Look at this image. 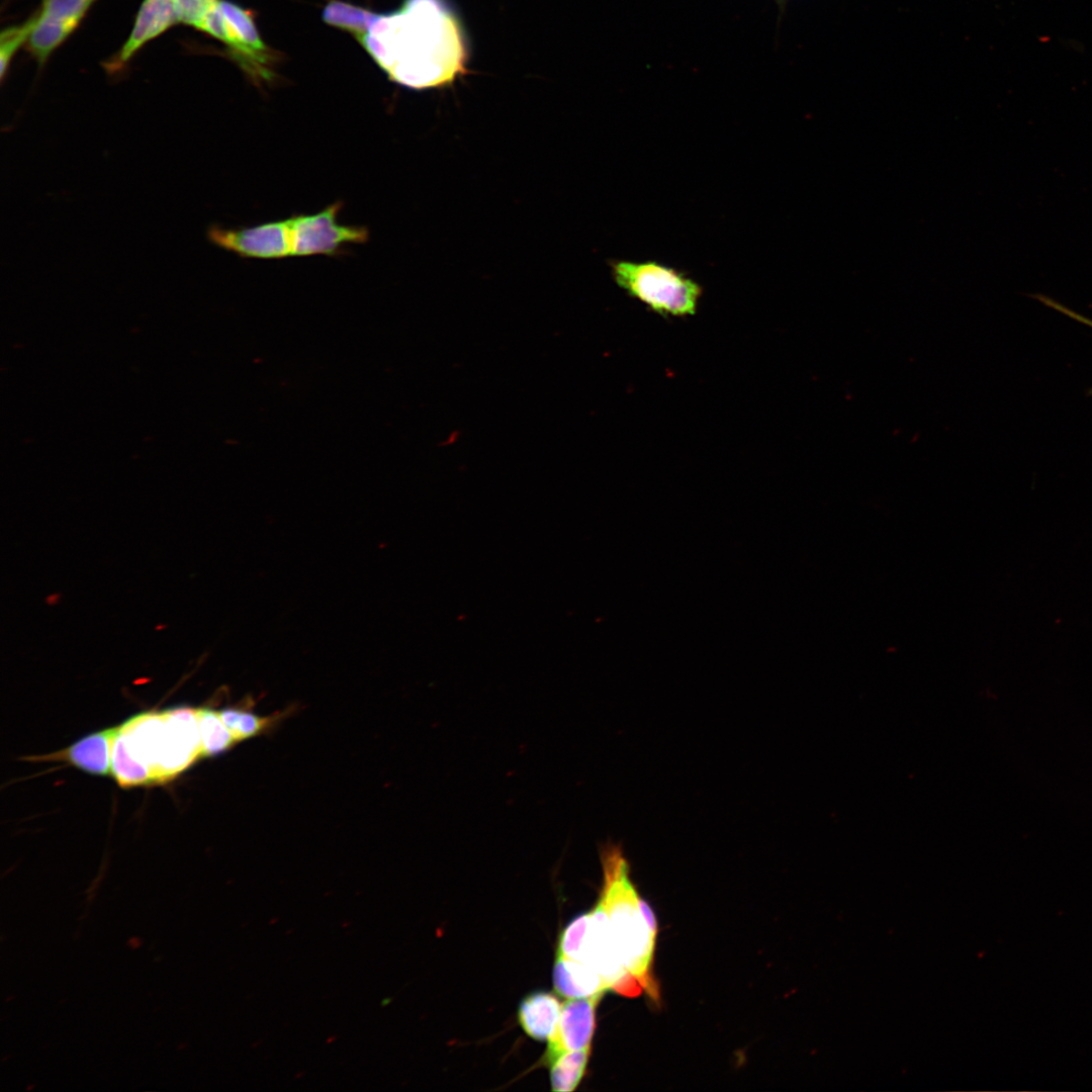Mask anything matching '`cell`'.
<instances>
[{"label":"cell","mask_w":1092,"mask_h":1092,"mask_svg":"<svg viewBox=\"0 0 1092 1092\" xmlns=\"http://www.w3.org/2000/svg\"><path fill=\"white\" fill-rule=\"evenodd\" d=\"M378 14L341 0H331L323 10V20L351 32L357 39L369 30Z\"/></svg>","instance_id":"15"},{"label":"cell","mask_w":1092,"mask_h":1092,"mask_svg":"<svg viewBox=\"0 0 1092 1092\" xmlns=\"http://www.w3.org/2000/svg\"><path fill=\"white\" fill-rule=\"evenodd\" d=\"M111 772L122 787L153 783L149 768L129 752L119 727L111 748Z\"/></svg>","instance_id":"17"},{"label":"cell","mask_w":1092,"mask_h":1092,"mask_svg":"<svg viewBox=\"0 0 1092 1092\" xmlns=\"http://www.w3.org/2000/svg\"><path fill=\"white\" fill-rule=\"evenodd\" d=\"M37 14L29 17L20 25L9 26L0 34V75L4 79L10 62L16 51L28 40L29 35L36 23Z\"/></svg>","instance_id":"20"},{"label":"cell","mask_w":1092,"mask_h":1092,"mask_svg":"<svg viewBox=\"0 0 1092 1092\" xmlns=\"http://www.w3.org/2000/svg\"><path fill=\"white\" fill-rule=\"evenodd\" d=\"M218 2L219 0H174L179 22L197 29L203 18Z\"/></svg>","instance_id":"22"},{"label":"cell","mask_w":1092,"mask_h":1092,"mask_svg":"<svg viewBox=\"0 0 1092 1092\" xmlns=\"http://www.w3.org/2000/svg\"><path fill=\"white\" fill-rule=\"evenodd\" d=\"M615 283L630 297L662 316L694 315L702 287L679 270L656 261L611 262Z\"/></svg>","instance_id":"3"},{"label":"cell","mask_w":1092,"mask_h":1092,"mask_svg":"<svg viewBox=\"0 0 1092 1092\" xmlns=\"http://www.w3.org/2000/svg\"><path fill=\"white\" fill-rule=\"evenodd\" d=\"M390 81L413 90L452 85L467 73L463 25L447 0H403L358 39Z\"/></svg>","instance_id":"1"},{"label":"cell","mask_w":1092,"mask_h":1092,"mask_svg":"<svg viewBox=\"0 0 1092 1092\" xmlns=\"http://www.w3.org/2000/svg\"><path fill=\"white\" fill-rule=\"evenodd\" d=\"M218 714L226 728L239 742L264 733L278 719L275 715L263 717L252 711L239 708H225L218 711Z\"/></svg>","instance_id":"19"},{"label":"cell","mask_w":1092,"mask_h":1092,"mask_svg":"<svg viewBox=\"0 0 1092 1092\" xmlns=\"http://www.w3.org/2000/svg\"><path fill=\"white\" fill-rule=\"evenodd\" d=\"M603 995L567 999L561 1006L560 1018L554 1034L547 1040L542 1058L549 1065L563 1053L592 1045L596 1029V1010Z\"/></svg>","instance_id":"9"},{"label":"cell","mask_w":1092,"mask_h":1092,"mask_svg":"<svg viewBox=\"0 0 1092 1092\" xmlns=\"http://www.w3.org/2000/svg\"><path fill=\"white\" fill-rule=\"evenodd\" d=\"M218 6L223 19L219 40L254 81L271 79L272 57L249 11L228 0H219Z\"/></svg>","instance_id":"7"},{"label":"cell","mask_w":1092,"mask_h":1092,"mask_svg":"<svg viewBox=\"0 0 1092 1092\" xmlns=\"http://www.w3.org/2000/svg\"><path fill=\"white\" fill-rule=\"evenodd\" d=\"M118 727L96 732L78 740L73 745L54 753L49 758L66 759L75 766L93 774L105 776L111 770V748Z\"/></svg>","instance_id":"11"},{"label":"cell","mask_w":1092,"mask_h":1092,"mask_svg":"<svg viewBox=\"0 0 1092 1092\" xmlns=\"http://www.w3.org/2000/svg\"><path fill=\"white\" fill-rule=\"evenodd\" d=\"M1034 297L1037 300H1039L1040 302H1042L1043 304H1045L1046 306H1050V307H1052V308L1066 314L1067 316H1069V317H1071V318H1073V320H1075V321H1077L1079 323H1082L1085 326H1088V327L1092 328V320L1091 318H1089L1087 316H1084V315H1082V314H1080L1078 312H1075L1074 310L1064 306L1063 304H1061V303L1057 302L1056 300H1054L1052 298H1049V297H1046L1044 295H1035Z\"/></svg>","instance_id":"23"},{"label":"cell","mask_w":1092,"mask_h":1092,"mask_svg":"<svg viewBox=\"0 0 1092 1092\" xmlns=\"http://www.w3.org/2000/svg\"><path fill=\"white\" fill-rule=\"evenodd\" d=\"M342 207L337 201L316 213L289 217L292 256H339L349 245L366 243L367 228L338 222Z\"/></svg>","instance_id":"5"},{"label":"cell","mask_w":1092,"mask_h":1092,"mask_svg":"<svg viewBox=\"0 0 1092 1092\" xmlns=\"http://www.w3.org/2000/svg\"><path fill=\"white\" fill-rule=\"evenodd\" d=\"M197 718L202 757L224 752L239 742L222 722L218 711L197 709Z\"/></svg>","instance_id":"18"},{"label":"cell","mask_w":1092,"mask_h":1092,"mask_svg":"<svg viewBox=\"0 0 1092 1092\" xmlns=\"http://www.w3.org/2000/svg\"><path fill=\"white\" fill-rule=\"evenodd\" d=\"M556 953L593 969L609 991L631 997L643 992L624 969L606 912L598 902L590 911L580 914L563 929Z\"/></svg>","instance_id":"4"},{"label":"cell","mask_w":1092,"mask_h":1092,"mask_svg":"<svg viewBox=\"0 0 1092 1092\" xmlns=\"http://www.w3.org/2000/svg\"><path fill=\"white\" fill-rule=\"evenodd\" d=\"M552 978L556 993L567 999L604 995L609 991L601 976L593 969L557 953Z\"/></svg>","instance_id":"13"},{"label":"cell","mask_w":1092,"mask_h":1092,"mask_svg":"<svg viewBox=\"0 0 1092 1092\" xmlns=\"http://www.w3.org/2000/svg\"><path fill=\"white\" fill-rule=\"evenodd\" d=\"M601 863L603 885L598 903L606 912L620 961L642 991L658 1001L652 969L657 934L650 930L642 914L630 864L623 849L615 844L603 848Z\"/></svg>","instance_id":"2"},{"label":"cell","mask_w":1092,"mask_h":1092,"mask_svg":"<svg viewBox=\"0 0 1092 1092\" xmlns=\"http://www.w3.org/2000/svg\"><path fill=\"white\" fill-rule=\"evenodd\" d=\"M562 1004L558 998L544 991L531 993L523 998L518 1007V1021L530 1037L548 1040L555 1032Z\"/></svg>","instance_id":"12"},{"label":"cell","mask_w":1092,"mask_h":1092,"mask_svg":"<svg viewBox=\"0 0 1092 1092\" xmlns=\"http://www.w3.org/2000/svg\"><path fill=\"white\" fill-rule=\"evenodd\" d=\"M177 22L174 0H144L128 38L119 53L105 65L108 72L122 69L144 44Z\"/></svg>","instance_id":"10"},{"label":"cell","mask_w":1092,"mask_h":1092,"mask_svg":"<svg viewBox=\"0 0 1092 1092\" xmlns=\"http://www.w3.org/2000/svg\"><path fill=\"white\" fill-rule=\"evenodd\" d=\"M74 30L75 27L72 25L38 13L36 23L27 40L28 50L38 64L42 65L53 51Z\"/></svg>","instance_id":"16"},{"label":"cell","mask_w":1092,"mask_h":1092,"mask_svg":"<svg viewBox=\"0 0 1092 1092\" xmlns=\"http://www.w3.org/2000/svg\"><path fill=\"white\" fill-rule=\"evenodd\" d=\"M96 1L97 0H42L39 14L67 23L76 28Z\"/></svg>","instance_id":"21"},{"label":"cell","mask_w":1092,"mask_h":1092,"mask_svg":"<svg viewBox=\"0 0 1092 1092\" xmlns=\"http://www.w3.org/2000/svg\"><path fill=\"white\" fill-rule=\"evenodd\" d=\"M206 237L212 245L243 258L282 259L292 255L289 219L251 228L225 229L211 224Z\"/></svg>","instance_id":"8"},{"label":"cell","mask_w":1092,"mask_h":1092,"mask_svg":"<svg viewBox=\"0 0 1092 1092\" xmlns=\"http://www.w3.org/2000/svg\"><path fill=\"white\" fill-rule=\"evenodd\" d=\"M157 740L155 781L170 779L201 756L197 709L179 707L162 712Z\"/></svg>","instance_id":"6"},{"label":"cell","mask_w":1092,"mask_h":1092,"mask_svg":"<svg viewBox=\"0 0 1092 1092\" xmlns=\"http://www.w3.org/2000/svg\"><path fill=\"white\" fill-rule=\"evenodd\" d=\"M590 1051L592 1045L566 1052L549 1063L552 1091L571 1092L576 1089L585 1073Z\"/></svg>","instance_id":"14"}]
</instances>
